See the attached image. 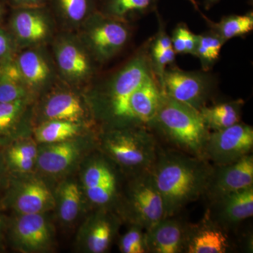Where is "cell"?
<instances>
[{
  "instance_id": "obj_1",
  "label": "cell",
  "mask_w": 253,
  "mask_h": 253,
  "mask_svg": "<svg viewBox=\"0 0 253 253\" xmlns=\"http://www.w3.org/2000/svg\"><path fill=\"white\" fill-rule=\"evenodd\" d=\"M212 169L207 160L161 146L150 172L163 199L165 217L178 215L204 197Z\"/></svg>"
},
{
  "instance_id": "obj_2",
  "label": "cell",
  "mask_w": 253,
  "mask_h": 253,
  "mask_svg": "<svg viewBox=\"0 0 253 253\" xmlns=\"http://www.w3.org/2000/svg\"><path fill=\"white\" fill-rule=\"evenodd\" d=\"M147 127L170 149L206 160L211 131L198 110L163 94L159 109Z\"/></svg>"
},
{
  "instance_id": "obj_3",
  "label": "cell",
  "mask_w": 253,
  "mask_h": 253,
  "mask_svg": "<svg viewBox=\"0 0 253 253\" xmlns=\"http://www.w3.org/2000/svg\"><path fill=\"white\" fill-rule=\"evenodd\" d=\"M151 75L149 54L144 49L115 73L100 91L101 113L112 123V129L137 126L131 116L129 101L136 88Z\"/></svg>"
},
{
  "instance_id": "obj_4",
  "label": "cell",
  "mask_w": 253,
  "mask_h": 253,
  "mask_svg": "<svg viewBox=\"0 0 253 253\" xmlns=\"http://www.w3.org/2000/svg\"><path fill=\"white\" fill-rule=\"evenodd\" d=\"M102 146L111 161L129 176L151 170L161 144L147 126H135L110 129Z\"/></svg>"
},
{
  "instance_id": "obj_5",
  "label": "cell",
  "mask_w": 253,
  "mask_h": 253,
  "mask_svg": "<svg viewBox=\"0 0 253 253\" xmlns=\"http://www.w3.org/2000/svg\"><path fill=\"white\" fill-rule=\"evenodd\" d=\"M81 41L93 59L100 63L109 61L127 42L129 29L126 22L95 11L83 22Z\"/></svg>"
},
{
  "instance_id": "obj_6",
  "label": "cell",
  "mask_w": 253,
  "mask_h": 253,
  "mask_svg": "<svg viewBox=\"0 0 253 253\" xmlns=\"http://www.w3.org/2000/svg\"><path fill=\"white\" fill-rule=\"evenodd\" d=\"M124 212L131 224L148 230L165 217L164 204L150 171L130 175Z\"/></svg>"
},
{
  "instance_id": "obj_7",
  "label": "cell",
  "mask_w": 253,
  "mask_h": 253,
  "mask_svg": "<svg viewBox=\"0 0 253 253\" xmlns=\"http://www.w3.org/2000/svg\"><path fill=\"white\" fill-rule=\"evenodd\" d=\"M206 72L166 69L159 86L168 97L199 111L207 104L215 87L214 79Z\"/></svg>"
},
{
  "instance_id": "obj_8",
  "label": "cell",
  "mask_w": 253,
  "mask_h": 253,
  "mask_svg": "<svg viewBox=\"0 0 253 253\" xmlns=\"http://www.w3.org/2000/svg\"><path fill=\"white\" fill-rule=\"evenodd\" d=\"M253 149V126L240 122L221 130L211 131L205 158L212 166H223L252 154Z\"/></svg>"
},
{
  "instance_id": "obj_9",
  "label": "cell",
  "mask_w": 253,
  "mask_h": 253,
  "mask_svg": "<svg viewBox=\"0 0 253 253\" xmlns=\"http://www.w3.org/2000/svg\"><path fill=\"white\" fill-rule=\"evenodd\" d=\"M253 187V156L248 155L231 164L213 166L204 197L208 204Z\"/></svg>"
},
{
  "instance_id": "obj_10",
  "label": "cell",
  "mask_w": 253,
  "mask_h": 253,
  "mask_svg": "<svg viewBox=\"0 0 253 253\" xmlns=\"http://www.w3.org/2000/svg\"><path fill=\"white\" fill-rule=\"evenodd\" d=\"M54 56L60 73L68 82L84 81L92 74V57L81 40L61 37L54 44Z\"/></svg>"
},
{
  "instance_id": "obj_11",
  "label": "cell",
  "mask_w": 253,
  "mask_h": 253,
  "mask_svg": "<svg viewBox=\"0 0 253 253\" xmlns=\"http://www.w3.org/2000/svg\"><path fill=\"white\" fill-rule=\"evenodd\" d=\"M208 215L227 231L234 230L253 215V187L224 196L208 204Z\"/></svg>"
},
{
  "instance_id": "obj_12",
  "label": "cell",
  "mask_w": 253,
  "mask_h": 253,
  "mask_svg": "<svg viewBox=\"0 0 253 253\" xmlns=\"http://www.w3.org/2000/svg\"><path fill=\"white\" fill-rule=\"evenodd\" d=\"M229 231L214 222L206 212L196 224L189 223L184 253H226L232 249Z\"/></svg>"
},
{
  "instance_id": "obj_13",
  "label": "cell",
  "mask_w": 253,
  "mask_h": 253,
  "mask_svg": "<svg viewBox=\"0 0 253 253\" xmlns=\"http://www.w3.org/2000/svg\"><path fill=\"white\" fill-rule=\"evenodd\" d=\"M189 224L175 215L151 226L146 231L149 253H184Z\"/></svg>"
},
{
  "instance_id": "obj_14",
  "label": "cell",
  "mask_w": 253,
  "mask_h": 253,
  "mask_svg": "<svg viewBox=\"0 0 253 253\" xmlns=\"http://www.w3.org/2000/svg\"><path fill=\"white\" fill-rule=\"evenodd\" d=\"M44 6L16 7L15 9L11 20V28L21 44H38L45 41L49 36V19Z\"/></svg>"
},
{
  "instance_id": "obj_15",
  "label": "cell",
  "mask_w": 253,
  "mask_h": 253,
  "mask_svg": "<svg viewBox=\"0 0 253 253\" xmlns=\"http://www.w3.org/2000/svg\"><path fill=\"white\" fill-rule=\"evenodd\" d=\"M4 203L21 214H41L54 207V199L42 181L33 179L11 190Z\"/></svg>"
},
{
  "instance_id": "obj_16",
  "label": "cell",
  "mask_w": 253,
  "mask_h": 253,
  "mask_svg": "<svg viewBox=\"0 0 253 253\" xmlns=\"http://www.w3.org/2000/svg\"><path fill=\"white\" fill-rule=\"evenodd\" d=\"M163 92L154 75L146 78L133 92L129 101L131 116L137 126H147L156 116Z\"/></svg>"
},
{
  "instance_id": "obj_17",
  "label": "cell",
  "mask_w": 253,
  "mask_h": 253,
  "mask_svg": "<svg viewBox=\"0 0 253 253\" xmlns=\"http://www.w3.org/2000/svg\"><path fill=\"white\" fill-rule=\"evenodd\" d=\"M12 234L18 246L28 251L46 247L50 241L47 224L41 214H23L15 221Z\"/></svg>"
},
{
  "instance_id": "obj_18",
  "label": "cell",
  "mask_w": 253,
  "mask_h": 253,
  "mask_svg": "<svg viewBox=\"0 0 253 253\" xmlns=\"http://www.w3.org/2000/svg\"><path fill=\"white\" fill-rule=\"evenodd\" d=\"M79 155L78 144L66 140L49 144L38 154V166L49 174H58L66 170Z\"/></svg>"
},
{
  "instance_id": "obj_19",
  "label": "cell",
  "mask_w": 253,
  "mask_h": 253,
  "mask_svg": "<svg viewBox=\"0 0 253 253\" xmlns=\"http://www.w3.org/2000/svg\"><path fill=\"white\" fill-rule=\"evenodd\" d=\"M48 120L78 123L85 114L84 106L78 96L69 91H61L50 96L44 107Z\"/></svg>"
},
{
  "instance_id": "obj_20",
  "label": "cell",
  "mask_w": 253,
  "mask_h": 253,
  "mask_svg": "<svg viewBox=\"0 0 253 253\" xmlns=\"http://www.w3.org/2000/svg\"><path fill=\"white\" fill-rule=\"evenodd\" d=\"M244 101L241 99L204 106L199 110L203 121L210 131L226 129L241 122Z\"/></svg>"
},
{
  "instance_id": "obj_21",
  "label": "cell",
  "mask_w": 253,
  "mask_h": 253,
  "mask_svg": "<svg viewBox=\"0 0 253 253\" xmlns=\"http://www.w3.org/2000/svg\"><path fill=\"white\" fill-rule=\"evenodd\" d=\"M25 84L31 87L44 85L51 77V69L40 51L26 50L15 61Z\"/></svg>"
},
{
  "instance_id": "obj_22",
  "label": "cell",
  "mask_w": 253,
  "mask_h": 253,
  "mask_svg": "<svg viewBox=\"0 0 253 253\" xmlns=\"http://www.w3.org/2000/svg\"><path fill=\"white\" fill-rule=\"evenodd\" d=\"M158 0H102L101 12L109 17L126 23L129 19L149 13Z\"/></svg>"
},
{
  "instance_id": "obj_23",
  "label": "cell",
  "mask_w": 253,
  "mask_h": 253,
  "mask_svg": "<svg viewBox=\"0 0 253 253\" xmlns=\"http://www.w3.org/2000/svg\"><path fill=\"white\" fill-rule=\"evenodd\" d=\"M117 221L101 213L91 221L86 236V246L93 253H103L109 249L114 235Z\"/></svg>"
},
{
  "instance_id": "obj_24",
  "label": "cell",
  "mask_w": 253,
  "mask_h": 253,
  "mask_svg": "<svg viewBox=\"0 0 253 253\" xmlns=\"http://www.w3.org/2000/svg\"><path fill=\"white\" fill-rule=\"evenodd\" d=\"M214 32L224 43L232 38L249 34L253 30L252 11L244 15H230L224 16L217 23L210 21L205 17Z\"/></svg>"
},
{
  "instance_id": "obj_25",
  "label": "cell",
  "mask_w": 253,
  "mask_h": 253,
  "mask_svg": "<svg viewBox=\"0 0 253 253\" xmlns=\"http://www.w3.org/2000/svg\"><path fill=\"white\" fill-rule=\"evenodd\" d=\"M56 14L66 22H84L96 10V0H51Z\"/></svg>"
},
{
  "instance_id": "obj_26",
  "label": "cell",
  "mask_w": 253,
  "mask_h": 253,
  "mask_svg": "<svg viewBox=\"0 0 253 253\" xmlns=\"http://www.w3.org/2000/svg\"><path fill=\"white\" fill-rule=\"evenodd\" d=\"M78 123L49 120L37 129L36 138L40 142L53 144L68 140L78 134Z\"/></svg>"
},
{
  "instance_id": "obj_27",
  "label": "cell",
  "mask_w": 253,
  "mask_h": 253,
  "mask_svg": "<svg viewBox=\"0 0 253 253\" xmlns=\"http://www.w3.org/2000/svg\"><path fill=\"white\" fill-rule=\"evenodd\" d=\"M84 189L100 186H118V176L112 166L106 159L97 158L90 163L83 176Z\"/></svg>"
},
{
  "instance_id": "obj_28",
  "label": "cell",
  "mask_w": 253,
  "mask_h": 253,
  "mask_svg": "<svg viewBox=\"0 0 253 253\" xmlns=\"http://www.w3.org/2000/svg\"><path fill=\"white\" fill-rule=\"evenodd\" d=\"M224 42L214 32L198 35V44L195 56L199 58L204 71L212 67L219 58Z\"/></svg>"
},
{
  "instance_id": "obj_29",
  "label": "cell",
  "mask_w": 253,
  "mask_h": 253,
  "mask_svg": "<svg viewBox=\"0 0 253 253\" xmlns=\"http://www.w3.org/2000/svg\"><path fill=\"white\" fill-rule=\"evenodd\" d=\"M81 194L76 183L63 184L60 191V217L66 222H71L77 217L81 207Z\"/></svg>"
},
{
  "instance_id": "obj_30",
  "label": "cell",
  "mask_w": 253,
  "mask_h": 253,
  "mask_svg": "<svg viewBox=\"0 0 253 253\" xmlns=\"http://www.w3.org/2000/svg\"><path fill=\"white\" fill-rule=\"evenodd\" d=\"M176 54H191L195 56L198 44V35L190 31L185 23H179L170 37Z\"/></svg>"
},
{
  "instance_id": "obj_31",
  "label": "cell",
  "mask_w": 253,
  "mask_h": 253,
  "mask_svg": "<svg viewBox=\"0 0 253 253\" xmlns=\"http://www.w3.org/2000/svg\"><path fill=\"white\" fill-rule=\"evenodd\" d=\"M119 248L123 253H149L146 230L140 226L131 224L121 238Z\"/></svg>"
},
{
  "instance_id": "obj_32",
  "label": "cell",
  "mask_w": 253,
  "mask_h": 253,
  "mask_svg": "<svg viewBox=\"0 0 253 253\" xmlns=\"http://www.w3.org/2000/svg\"><path fill=\"white\" fill-rule=\"evenodd\" d=\"M24 100L0 103V137L8 135L22 113Z\"/></svg>"
},
{
  "instance_id": "obj_33",
  "label": "cell",
  "mask_w": 253,
  "mask_h": 253,
  "mask_svg": "<svg viewBox=\"0 0 253 253\" xmlns=\"http://www.w3.org/2000/svg\"><path fill=\"white\" fill-rule=\"evenodd\" d=\"M27 95L22 83L11 79L0 71V103H11L24 100Z\"/></svg>"
},
{
  "instance_id": "obj_34",
  "label": "cell",
  "mask_w": 253,
  "mask_h": 253,
  "mask_svg": "<svg viewBox=\"0 0 253 253\" xmlns=\"http://www.w3.org/2000/svg\"><path fill=\"white\" fill-rule=\"evenodd\" d=\"M38 152L36 146L31 142L18 143L10 146L5 151L4 160L23 158L37 159Z\"/></svg>"
},
{
  "instance_id": "obj_35",
  "label": "cell",
  "mask_w": 253,
  "mask_h": 253,
  "mask_svg": "<svg viewBox=\"0 0 253 253\" xmlns=\"http://www.w3.org/2000/svg\"><path fill=\"white\" fill-rule=\"evenodd\" d=\"M14 44L11 36L0 28V65L11 61Z\"/></svg>"
},
{
  "instance_id": "obj_36",
  "label": "cell",
  "mask_w": 253,
  "mask_h": 253,
  "mask_svg": "<svg viewBox=\"0 0 253 253\" xmlns=\"http://www.w3.org/2000/svg\"><path fill=\"white\" fill-rule=\"evenodd\" d=\"M35 161L36 160L31 158H16L5 160V162L13 169L21 172H26L31 170L33 168Z\"/></svg>"
},
{
  "instance_id": "obj_37",
  "label": "cell",
  "mask_w": 253,
  "mask_h": 253,
  "mask_svg": "<svg viewBox=\"0 0 253 253\" xmlns=\"http://www.w3.org/2000/svg\"><path fill=\"white\" fill-rule=\"evenodd\" d=\"M49 0H11L16 7H33L44 6Z\"/></svg>"
},
{
  "instance_id": "obj_38",
  "label": "cell",
  "mask_w": 253,
  "mask_h": 253,
  "mask_svg": "<svg viewBox=\"0 0 253 253\" xmlns=\"http://www.w3.org/2000/svg\"><path fill=\"white\" fill-rule=\"evenodd\" d=\"M219 1H220V0H205V7H206V9H210L211 6L215 4L216 3L218 2Z\"/></svg>"
},
{
  "instance_id": "obj_39",
  "label": "cell",
  "mask_w": 253,
  "mask_h": 253,
  "mask_svg": "<svg viewBox=\"0 0 253 253\" xmlns=\"http://www.w3.org/2000/svg\"><path fill=\"white\" fill-rule=\"evenodd\" d=\"M1 163L0 162V187L2 186L3 182H4V171H3V168L1 167Z\"/></svg>"
},
{
  "instance_id": "obj_40",
  "label": "cell",
  "mask_w": 253,
  "mask_h": 253,
  "mask_svg": "<svg viewBox=\"0 0 253 253\" xmlns=\"http://www.w3.org/2000/svg\"><path fill=\"white\" fill-rule=\"evenodd\" d=\"M4 6H3L2 3L0 1V20L2 18L3 14H4Z\"/></svg>"
},
{
  "instance_id": "obj_41",
  "label": "cell",
  "mask_w": 253,
  "mask_h": 253,
  "mask_svg": "<svg viewBox=\"0 0 253 253\" xmlns=\"http://www.w3.org/2000/svg\"><path fill=\"white\" fill-rule=\"evenodd\" d=\"M189 1L191 4H193V6H194L195 9L199 10V6H198L197 3H196V0H188Z\"/></svg>"
},
{
  "instance_id": "obj_42",
  "label": "cell",
  "mask_w": 253,
  "mask_h": 253,
  "mask_svg": "<svg viewBox=\"0 0 253 253\" xmlns=\"http://www.w3.org/2000/svg\"><path fill=\"white\" fill-rule=\"evenodd\" d=\"M1 217H0V240H1Z\"/></svg>"
}]
</instances>
